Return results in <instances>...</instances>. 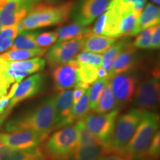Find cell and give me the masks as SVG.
<instances>
[{
  "mask_svg": "<svg viewBox=\"0 0 160 160\" xmlns=\"http://www.w3.org/2000/svg\"><path fill=\"white\" fill-rule=\"evenodd\" d=\"M55 125V96H51L45 98L35 107L8 120L4 131L10 133L19 130H32L46 138L54 130Z\"/></svg>",
  "mask_w": 160,
  "mask_h": 160,
  "instance_id": "1",
  "label": "cell"
},
{
  "mask_svg": "<svg viewBox=\"0 0 160 160\" xmlns=\"http://www.w3.org/2000/svg\"><path fill=\"white\" fill-rule=\"evenodd\" d=\"M73 5V1H67L58 5L47 2L37 4L18 24L19 33L66 22L71 15Z\"/></svg>",
  "mask_w": 160,
  "mask_h": 160,
  "instance_id": "2",
  "label": "cell"
},
{
  "mask_svg": "<svg viewBox=\"0 0 160 160\" xmlns=\"http://www.w3.org/2000/svg\"><path fill=\"white\" fill-rule=\"evenodd\" d=\"M45 66V60L41 57L14 62L0 60V99L8 95L11 86L42 71Z\"/></svg>",
  "mask_w": 160,
  "mask_h": 160,
  "instance_id": "3",
  "label": "cell"
},
{
  "mask_svg": "<svg viewBox=\"0 0 160 160\" xmlns=\"http://www.w3.org/2000/svg\"><path fill=\"white\" fill-rule=\"evenodd\" d=\"M144 111L145 110L134 108L118 116L108 144L111 153L127 158L125 155L126 148L137 131Z\"/></svg>",
  "mask_w": 160,
  "mask_h": 160,
  "instance_id": "4",
  "label": "cell"
},
{
  "mask_svg": "<svg viewBox=\"0 0 160 160\" xmlns=\"http://www.w3.org/2000/svg\"><path fill=\"white\" fill-rule=\"evenodd\" d=\"M159 114L145 110L137 131L126 148L125 155L128 159L134 160L145 158L152 140L159 131Z\"/></svg>",
  "mask_w": 160,
  "mask_h": 160,
  "instance_id": "5",
  "label": "cell"
},
{
  "mask_svg": "<svg viewBox=\"0 0 160 160\" xmlns=\"http://www.w3.org/2000/svg\"><path fill=\"white\" fill-rule=\"evenodd\" d=\"M57 130L45 142L44 153L51 160H68L77 148V125L71 124Z\"/></svg>",
  "mask_w": 160,
  "mask_h": 160,
  "instance_id": "6",
  "label": "cell"
},
{
  "mask_svg": "<svg viewBox=\"0 0 160 160\" xmlns=\"http://www.w3.org/2000/svg\"><path fill=\"white\" fill-rule=\"evenodd\" d=\"M48 77L44 73H36L21 81L16 88L13 94L10 99L7 108L0 118V126L8 117L13 108L24 100L31 99L42 93L46 88Z\"/></svg>",
  "mask_w": 160,
  "mask_h": 160,
  "instance_id": "7",
  "label": "cell"
},
{
  "mask_svg": "<svg viewBox=\"0 0 160 160\" xmlns=\"http://www.w3.org/2000/svg\"><path fill=\"white\" fill-rule=\"evenodd\" d=\"M119 114V108L108 113H88L83 119L87 129L104 145L108 147L116 119Z\"/></svg>",
  "mask_w": 160,
  "mask_h": 160,
  "instance_id": "8",
  "label": "cell"
},
{
  "mask_svg": "<svg viewBox=\"0 0 160 160\" xmlns=\"http://www.w3.org/2000/svg\"><path fill=\"white\" fill-rule=\"evenodd\" d=\"M159 76L153 72L151 77L145 79L137 85L133 99L135 108L153 111L159 101Z\"/></svg>",
  "mask_w": 160,
  "mask_h": 160,
  "instance_id": "9",
  "label": "cell"
},
{
  "mask_svg": "<svg viewBox=\"0 0 160 160\" xmlns=\"http://www.w3.org/2000/svg\"><path fill=\"white\" fill-rule=\"evenodd\" d=\"M84 43L85 37L58 42L46 53V61L52 68L69 62L83 50Z\"/></svg>",
  "mask_w": 160,
  "mask_h": 160,
  "instance_id": "10",
  "label": "cell"
},
{
  "mask_svg": "<svg viewBox=\"0 0 160 160\" xmlns=\"http://www.w3.org/2000/svg\"><path fill=\"white\" fill-rule=\"evenodd\" d=\"M111 0H80L75 8H72L73 20L84 26L93 22L108 9Z\"/></svg>",
  "mask_w": 160,
  "mask_h": 160,
  "instance_id": "11",
  "label": "cell"
},
{
  "mask_svg": "<svg viewBox=\"0 0 160 160\" xmlns=\"http://www.w3.org/2000/svg\"><path fill=\"white\" fill-rule=\"evenodd\" d=\"M42 0H9L0 9L2 26L18 25L30 11Z\"/></svg>",
  "mask_w": 160,
  "mask_h": 160,
  "instance_id": "12",
  "label": "cell"
},
{
  "mask_svg": "<svg viewBox=\"0 0 160 160\" xmlns=\"http://www.w3.org/2000/svg\"><path fill=\"white\" fill-rule=\"evenodd\" d=\"M46 138L32 130H19L0 133L4 145L14 149H31L38 148Z\"/></svg>",
  "mask_w": 160,
  "mask_h": 160,
  "instance_id": "13",
  "label": "cell"
},
{
  "mask_svg": "<svg viewBox=\"0 0 160 160\" xmlns=\"http://www.w3.org/2000/svg\"><path fill=\"white\" fill-rule=\"evenodd\" d=\"M110 79L112 91L119 108L121 106L125 105L133 99L137 85V77L127 72L113 76Z\"/></svg>",
  "mask_w": 160,
  "mask_h": 160,
  "instance_id": "14",
  "label": "cell"
},
{
  "mask_svg": "<svg viewBox=\"0 0 160 160\" xmlns=\"http://www.w3.org/2000/svg\"><path fill=\"white\" fill-rule=\"evenodd\" d=\"M78 68L79 64L75 59L54 68L52 77L56 91H62L75 87L77 82Z\"/></svg>",
  "mask_w": 160,
  "mask_h": 160,
  "instance_id": "15",
  "label": "cell"
},
{
  "mask_svg": "<svg viewBox=\"0 0 160 160\" xmlns=\"http://www.w3.org/2000/svg\"><path fill=\"white\" fill-rule=\"evenodd\" d=\"M73 105V90L59 91V93L55 96L56 125L54 130L65 126L66 121L71 114Z\"/></svg>",
  "mask_w": 160,
  "mask_h": 160,
  "instance_id": "16",
  "label": "cell"
},
{
  "mask_svg": "<svg viewBox=\"0 0 160 160\" xmlns=\"http://www.w3.org/2000/svg\"><path fill=\"white\" fill-rule=\"evenodd\" d=\"M137 48L132 44L126 47L115 58L110 72V79L114 75L127 73L135 68L138 64Z\"/></svg>",
  "mask_w": 160,
  "mask_h": 160,
  "instance_id": "17",
  "label": "cell"
},
{
  "mask_svg": "<svg viewBox=\"0 0 160 160\" xmlns=\"http://www.w3.org/2000/svg\"><path fill=\"white\" fill-rule=\"evenodd\" d=\"M43 149H14L3 146L0 148V160H46Z\"/></svg>",
  "mask_w": 160,
  "mask_h": 160,
  "instance_id": "18",
  "label": "cell"
},
{
  "mask_svg": "<svg viewBox=\"0 0 160 160\" xmlns=\"http://www.w3.org/2000/svg\"><path fill=\"white\" fill-rule=\"evenodd\" d=\"M116 38L92 33L91 31L85 36L83 50L95 53H102L116 42Z\"/></svg>",
  "mask_w": 160,
  "mask_h": 160,
  "instance_id": "19",
  "label": "cell"
},
{
  "mask_svg": "<svg viewBox=\"0 0 160 160\" xmlns=\"http://www.w3.org/2000/svg\"><path fill=\"white\" fill-rule=\"evenodd\" d=\"M160 21L159 8L153 4L148 3L137 19L134 30V36H137L140 31L159 25Z\"/></svg>",
  "mask_w": 160,
  "mask_h": 160,
  "instance_id": "20",
  "label": "cell"
},
{
  "mask_svg": "<svg viewBox=\"0 0 160 160\" xmlns=\"http://www.w3.org/2000/svg\"><path fill=\"white\" fill-rule=\"evenodd\" d=\"M111 153L105 145H97L76 148L68 160H99L104 156Z\"/></svg>",
  "mask_w": 160,
  "mask_h": 160,
  "instance_id": "21",
  "label": "cell"
},
{
  "mask_svg": "<svg viewBox=\"0 0 160 160\" xmlns=\"http://www.w3.org/2000/svg\"><path fill=\"white\" fill-rule=\"evenodd\" d=\"M47 52L46 48L36 49H19L9 50L0 54V60L2 61H22V60L33 59L36 57H41Z\"/></svg>",
  "mask_w": 160,
  "mask_h": 160,
  "instance_id": "22",
  "label": "cell"
},
{
  "mask_svg": "<svg viewBox=\"0 0 160 160\" xmlns=\"http://www.w3.org/2000/svg\"><path fill=\"white\" fill-rule=\"evenodd\" d=\"M91 31V28L73 22L58 28L57 32L58 36V42L68 41L79 37H83Z\"/></svg>",
  "mask_w": 160,
  "mask_h": 160,
  "instance_id": "23",
  "label": "cell"
},
{
  "mask_svg": "<svg viewBox=\"0 0 160 160\" xmlns=\"http://www.w3.org/2000/svg\"><path fill=\"white\" fill-rule=\"evenodd\" d=\"M131 42L128 39H123L119 41L116 42V43L113 44L106 51L104 54L102 55V62L101 66L106 71L108 72V74L110 75V72L111 71L112 65H113V61H114L115 58L117 57L118 55L125 48L128 47Z\"/></svg>",
  "mask_w": 160,
  "mask_h": 160,
  "instance_id": "24",
  "label": "cell"
},
{
  "mask_svg": "<svg viewBox=\"0 0 160 160\" xmlns=\"http://www.w3.org/2000/svg\"><path fill=\"white\" fill-rule=\"evenodd\" d=\"M117 107V102L116 98L112 91L111 85L110 82H108L105 87L104 88L102 93L98 101L94 111L96 113H103L110 112Z\"/></svg>",
  "mask_w": 160,
  "mask_h": 160,
  "instance_id": "25",
  "label": "cell"
},
{
  "mask_svg": "<svg viewBox=\"0 0 160 160\" xmlns=\"http://www.w3.org/2000/svg\"><path fill=\"white\" fill-rule=\"evenodd\" d=\"M91 111L89 107V97L88 89L77 103L73 106L71 113L66 121L65 126L74 124L79 120L83 119Z\"/></svg>",
  "mask_w": 160,
  "mask_h": 160,
  "instance_id": "26",
  "label": "cell"
},
{
  "mask_svg": "<svg viewBox=\"0 0 160 160\" xmlns=\"http://www.w3.org/2000/svg\"><path fill=\"white\" fill-rule=\"evenodd\" d=\"M98 67L89 65H79L77 82L75 87L88 89L98 79Z\"/></svg>",
  "mask_w": 160,
  "mask_h": 160,
  "instance_id": "27",
  "label": "cell"
},
{
  "mask_svg": "<svg viewBox=\"0 0 160 160\" xmlns=\"http://www.w3.org/2000/svg\"><path fill=\"white\" fill-rule=\"evenodd\" d=\"M75 123L77 125L78 130V141L77 148L88 147V146L104 145L102 142H100L97 137H95L87 129L85 123H84L83 119L79 120Z\"/></svg>",
  "mask_w": 160,
  "mask_h": 160,
  "instance_id": "28",
  "label": "cell"
},
{
  "mask_svg": "<svg viewBox=\"0 0 160 160\" xmlns=\"http://www.w3.org/2000/svg\"><path fill=\"white\" fill-rule=\"evenodd\" d=\"M38 34H39L38 32H22L16 38L9 50H31L38 48L36 44V38Z\"/></svg>",
  "mask_w": 160,
  "mask_h": 160,
  "instance_id": "29",
  "label": "cell"
},
{
  "mask_svg": "<svg viewBox=\"0 0 160 160\" xmlns=\"http://www.w3.org/2000/svg\"><path fill=\"white\" fill-rule=\"evenodd\" d=\"M19 33L18 25L2 28L0 32V53L11 48L15 39Z\"/></svg>",
  "mask_w": 160,
  "mask_h": 160,
  "instance_id": "30",
  "label": "cell"
},
{
  "mask_svg": "<svg viewBox=\"0 0 160 160\" xmlns=\"http://www.w3.org/2000/svg\"><path fill=\"white\" fill-rule=\"evenodd\" d=\"M110 79H97L96 81L91 85V87L88 88L89 97V107L90 110L94 111L96 106L97 105L98 101H99L100 96L104 88L105 87L106 84Z\"/></svg>",
  "mask_w": 160,
  "mask_h": 160,
  "instance_id": "31",
  "label": "cell"
},
{
  "mask_svg": "<svg viewBox=\"0 0 160 160\" xmlns=\"http://www.w3.org/2000/svg\"><path fill=\"white\" fill-rule=\"evenodd\" d=\"M102 55L92 52L83 51L75 57V61L79 65H89L95 67H99L102 62Z\"/></svg>",
  "mask_w": 160,
  "mask_h": 160,
  "instance_id": "32",
  "label": "cell"
},
{
  "mask_svg": "<svg viewBox=\"0 0 160 160\" xmlns=\"http://www.w3.org/2000/svg\"><path fill=\"white\" fill-rule=\"evenodd\" d=\"M157 26L149 28L140 31L137 34V38L132 45L134 46L136 48L149 49L152 35H153Z\"/></svg>",
  "mask_w": 160,
  "mask_h": 160,
  "instance_id": "33",
  "label": "cell"
},
{
  "mask_svg": "<svg viewBox=\"0 0 160 160\" xmlns=\"http://www.w3.org/2000/svg\"><path fill=\"white\" fill-rule=\"evenodd\" d=\"M57 39L58 36L56 31L45 32L37 35L36 38V44L38 48L48 49V48L57 42Z\"/></svg>",
  "mask_w": 160,
  "mask_h": 160,
  "instance_id": "34",
  "label": "cell"
},
{
  "mask_svg": "<svg viewBox=\"0 0 160 160\" xmlns=\"http://www.w3.org/2000/svg\"><path fill=\"white\" fill-rule=\"evenodd\" d=\"M160 153V133L158 131L152 140L145 157L150 160H157Z\"/></svg>",
  "mask_w": 160,
  "mask_h": 160,
  "instance_id": "35",
  "label": "cell"
},
{
  "mask_svg": "<svg viewBox=\"0 0 160 160\" xmlns=\"http://www.w3.org/2000/svg\"><path fill=\"white\" fill-rule=\"evenodd\" d=\"M160 47V28L159 25L157 26L153 35H152L149 49L157 50Z\"/></svg>",
  "mask_w": 160,
  "mask_h": 160,
  "instance_id": "36",
  "label": "cell"
},
{
  "mask_svg": "<svg viewBox=\"0 0 160 160\" xmlns=\"http://www.w3.org/2000/svg\"><path fill=\"white\" fill-rule=\"evenodd\" d=\"M86 90L82 88L79 87H75L74 91H73V102L77 103L79 100L81 99V97H82L84 93H85Z\"/></svg>",
  "mask_w": 160,
  "mask_h": 160,
  "instance_id": "37",
  "label": "cell"
},
{
  "mask_svg": "<svg viewBox=\"0 0 160 160\" xmlns=\"http://www.w3.org/2000/svg\"><path fill=\"white\" fill-rule=\"evenodd\" d=\"M99 160H129L127 158L123 157V156L119 155V154H115V153H108L100 158Z\"/></svg>",
  "mask_w": 160,
  "mask_h": 160,
  "instance_id": "38",
  "label": "cell"
},
{
  "mask_svg": "<svg viewBox=\"0 0 160 160\" xmlns=\"http://www.w3.org/2000/svg\"><path fill=\"white\" fill-rule=\"evenodd\" d=\"M97 77L98 79H110L108 72L106 71L101 66L98 67L97 70Z\"/></svg>",
  "mask_w": 160,
  "mask_h": 160,
  "instance_id": "39",
  "label": "cell"
},
{
  "mask_svg": "<svg viewBox=\"0 0 160 160\" xmlns=\"http://www.w3.org/2000/svg\"><path fill=\"white\" fill-rule=\"evenodd\" d=\"M59 0H45V2L47 3H50V4H56L57 2H58Z\"/></svg>",
  "mask_w": 160,
  "mask_h": 160,
  "instance_id": "40",
  "label": "cell"
},
{
  "mask_svg": "<svg viewBox=\"0 0 160 160\" xmlns=\"http://www.w3.org/2000/svg\"><path fill=\"white\" fill-rule=\"evenodd\" d=\"M152 2H154L157 5H159L160 0H152Z\"/></svg>",
  "mask_w": 160,
  "mask_h": 160,
  "instance_id": "41",
  "label": "cell"
},
{
  "mask_svg": "<svg viewBox=\"0 0 160 160\" xmlns=\"http://www.w3.org/2000/svg\"><path fill=\"white\" fill-rule=\"evenodd\" d=\"M3 146H5V145H4V144L2 142V140L0 139V148H2Z\"/></svg>",
  "mask_w": 160,
  "mask_h": 160,
  "instance_id": "42",
  "label": "cell"
},
{
  "mask_svg": "<svg viewBox=\"0 0 160 160\" xmlns=\"http://www.w3.org/2000/svg\"><path fill=\"white\" fill-rule=\"evenodd\" d=\"M134 160H148V159H145V158H143V159H134Z\"/></svg>",
  "mask_w": 160,
  "mask_h": 160,
  "instance_id": "43",
  "label": "cell"
},
{
  "mask_svg": "<svg viewBox=\"0 0 160 160\" xmlns=\"http://www.w3.org/2000/svg\"><path fill=\"white\" fill-rule=\"evenodd\" d=\"M2 24H1V22H0V32H1V30H2Z\"/></svg>",
  "mask_w": 160,
  "mask_h": 160,
  "instance_id": "44",
  "label": "cell"
}]
</instances>
